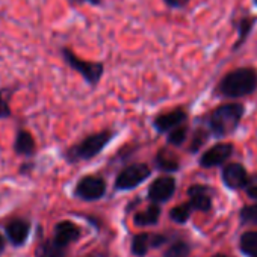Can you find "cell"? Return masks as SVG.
I'll use <instances>...</instances> for the list:
<instances>
[{"label": "cell", "instance_id": "6da1fadb", "mask_svg": "<svg viewBox=\"0 0 257 257\" xmlns=\"http://www.w3.org/2000/svg\"><path fill=\"white\" fill-rule=\"evenodd\" d=\"M245 113V106L239 101H227L213 107L204 115V127L213 138L222 140L236 132Z\"/></svg>", "mask_w": 257, "mask_h": 257}, {"label": "cell", "instance_id": "7a4b0ae2", "mask_svg": "<svg viewBox=\"0 0 257 257\" xmlns=\"http://www.w3.org/2000/svg\"><path fill=\"white\" fill-rule=\"evenodd\" d=\"M257 91V70L252 67H239L227 74L218 82L213 94L221 98L237 100L248 97Z\"/></svg>", "mask_w": 257, "mask_h": 257}, {"label": "cell", "instance_id": "3957f363", "mask_svg": "<svg viewBox=\"0 0 257 257\" xmlns=\"http://www.w3.org/2000/svg\"><path fill=\"white\" fill-rule=\"evenodd\" d=\"M116 137V132L112 128H103V131L94 132L82 138L79 143L70 146L64 152V159L68 164L86 162L98 156Z\"/></svg>", "mask_w": 257, "mask_h": 257}, {"label": "cell", "instance_id": "277c9868", "mask_svg": "<svg viewBox=\"0 0 257 257\" xmlns=\"http://www.w3.org/2000/svg\"><path fill=\"white\" fill-rule=\"evenodd\" d=\"M61 56L64 62L76 73L82 76V79L89 86H97L104 74V64L100 61H86L77 56L70 47H61Z\"/></svg>", "mask_w": 257, "mask_h": 257}, {"label": "cell", "instance_id": "5b68a950", "mask_svg": "<svg viewBox=\"0 0 257 257\" xmlns=\"http://www.w3.org/2000/svg\"><path fill=\"white\" fill-rule=\"evenodd\" d=\"M150 174L152 170L147 164H132L118 173L115 179V188L119 191H131L140 186L143 182H146L150 177Z\"/></svg>", "mask_w": 257, "mask_h": 257}, {"label": "cell", "instance_id": "8992f818", "mask_svg": "<svg viewBox=\"0 0 257 257\" xmlns=\"http://www.w3.org/2000/svg\"><path fill=\"white\" fill-rule=\"evenodd\" d=\"M104 192H106V182L100 176H85L77 182L74 188V195L85 201H95L101 198Z\"/></svg>", "mask_w": 257, "mask_h": 257}, {"label": "cell", "instance_id": "52a82bcc", "mask_svg": "<svg viewBox=\"0 0 257 257\" xmlns=\"http://www.w3.org/2000/svg\"><path fill=\"white\" fill-rule=\"evenodd\" d=\"M188 121V110L185 107H174L168 112L159 113L153 119V128L159 135H167L173 128Z\"/></svg>", "mask_w": 257, "mask_h": 257}, {"label": "cell", "instance_id": "ba28073f", "mask_svg": "<svg viewBox=\"0 0 257 257\" xmlns=\"http://www.w3.org/2000/svg\"><path fill=\"white\" fill-rule=\"evenodd\" d=\"M233 153H234V146L231 143H218L201 155L198 164L203 168H215L225 164L233 156Z\"/></svg>", "mask_w": 257, "mask_h": 257}, {"label": "cell", "instance_id": "9c48e42d", "mask_svg": "<svg viewBox=\"0 0 257 257\" xmlns=\"http://www.w3.org/2000/svg\"><path fill=\"white\" fill-rule=\"evenodd\" d=\"M221 177H222L224 185L230 189H242L248 185V182L251 179L246 173V168L239 162L227 164L222 168Z\"/></svg>", "mask_w": 257, "mask_h": 257}, {"label": "cell", "instance_id": "30bf717a", "mask_svg": "<svg viewBox=\"0 0 257 257\" xmlns=\"http://www.w3.org/2000/svg\"><path fill=\"white\" fill-rule=\"evenodd\" d=\"M176 192V180L174 177L164 176L156 179L149 188V198L155 203L168 201Z\"/></svg>", "mask_w": 257, "mask_h": 257}, {"label": "cell", "instance_id": "8fae6325", "mask_svg": "<svg viewBox=\"0 0 257 257\" xmlns=\"http://www.w3.org/2000/svg\"><path fill=\"white\" fill-rule=\"evenodd\" d=\"M13 147H14V153L20 158L31 159L37 155V141L34 135L25 127L17 128Z\"/></svg>", "mask_w": 257, "mask_h": 257}, {"label": "cell", "instance_id": "7c38bea8", "mask_svg": "<svg viewBox=\"0 0 257 257\" xmlns=\"http://www.w3.org/2000/svg\"><path fill=\"white\" fill-rule=\"evenodd\" d=\"M7 237L8 240L14 245V246H22L26 243L28 237H29V231H31V222L23 219V218H16L11 219L7 227Z\"/></svg>", "mask_w": 257, "mask_h": 257}, {"label": "cell", "instance_id": "4fadbf2b", "mask_svg": "<svg viewBox=\"0 0 257 257\" xmlns=\"http://www.w3.org/2000/svg\"><path fill=\"white\" fill-rule=\"evenodd\" d=\"M189 195V204L192 209L197 210H209L212 206V197H210V189L204 185H192L188 189Z\"/></svg>", "mask_w": 257, "mask_h": 257}, {"label": "cell", "instance_id": "5bb4252c", "mask_svg": "<svg viewBox=\"0 0 257 257\" xmlns=\"http://www.w3.org/2000/svg\"><path fill=\"white\" fill-rule=\"evenodd\" d=\"M257 23V17L251 16V14H243L237 22H234V28L237 32V38L233 43V50L237 52L248 40V37L251 35V32L254 31V26Z\"/></svg>", "mask_w": 257, "mask_h": 257}, {"label": "cell", "instance_id": "9a60e30c", "mask_svg": "<svg viewBox=\"0 0 257 257\" xmlns=\"http://www.w3.org/2000/svg\"><path fill=\"white\" fill-rule=\"evenodd\" d=\"M79 236H80V230L71 221H61L55 225V240L62 246L73 243L74 240L79 239Z\"/></svg>", "mask_w": 257, "mask_h": 257}, {"label": "cell", "instance_id": "2e32d148", "mask_svg": "<svg viewBox=\"0 0 257 257\" xmlns=\"http://www.w3.org/2000/svg\"><path fill=\"white\" fill-rule=\"evenodd\" d=\"M155 165L158 170L164 173H176L180 168L179 159L168 150V149H161L156 156H155Z\"/></svg>", "mask_w": 257, "mask_h": 257}, {"label": "cell", "instance_id": "e0dca14e", "mask_svg": "<svg viewBox=\"0 0 257 257\" xmlns=\"http://www.w3.org/2000/svg\"><path fill=\"white\" fill-rule=\"evenodd\" d=\"M19 91V85L16 86H2L0 88V119H8L13 115L11 101L13 95Z\"/></svg>", "mask_w": 257, "mask_h": 257}, {"label": "cell", "instance_id": "ac0fdd59", "mask_svg": "<svg viewBox=\"0 0 257 257\" xmlns=\"http://www.w3.org/2000/svg\"><path fill=\"white\" fill-rule=\"evenodd\" d=\"M64 255H65V246L59 245L55 239L41 242L35 251V257H64Z\"/></svg>", "mask_w": 257, "mask_h": 257}, {"label": "cell", "instance_id": "d6986e66", "mask_svg": "<svg viewBox=\"0 0 257 257\" xmlns=\"http://www.w3.org/2000/svg\"><path fill=\"white\" fill-rule=\"evenodd\" d=\"M159 216H161V207L153 204L147 210H143L138 215H135V224H138V225H152V224L158 222Z\"/></svg>", "mask_w": 257, "mask_h": 257}, {"label": "cell", "instance_id": "ffe728a7", "mask_svg": "<svg viewBox=\"0 0 257 257\" xmlns=\"http://www.w3.org/2000/svg\"><path fill=\"white\" fill-rule=\"evenodd\" d=\"M188 134H189V125L185 122L167 134V143L173 147H180L188 140Z\"/></svg>", "mask_w": 257, "mask_h": 257}, {"label": "cell", "instance_id": "44dd1931", "mask_svg": "<svg viewBox=\"0 0 257 257\" xmlns=\"http://www.w3.org/2000/svg\"><path fill=\"white\" fill-rule=\"evenodd\" d=\"M240 248L245 254L257 255V231H246L240 237Z\"/></svg>", "mask_w": 257, "mask_h": 257}, {"label": "cell", "instance_id": "7402d4cb", "mask_svg": "<svg viewBox=\"0 0 257 257\" xmlns=\"http://www.w3.org/2000/svg\"><path fill=\"white\" fill-rule=\"evenodd\" d=\"M209 137H210V134H209V131L204 127V128H198V131L191 137V144H189V152L191 153H197L204 144H206V141L209 140Z\"/></svg>", "mask_w": 257, "mask_h": 257}, {"label": "cell", "instance_id": "603a6c76", "mask_svg": "<svg viewBox=\"0 0 257 257\" xmlns=\"http://www.w3.org/2000/svg\"><path fill=\"white\" fill-rule=\"evenodd\" d=\"M150 239L152 237L149 234H138V236H135V239L132 242V251H134V254L135 255H140V257L144 255V254H147Z\"/></svg>", "mask_w": 257, "mask_h": 257}, {"label": "cell", "instance_id": "cb8c5ba5", "mask_svg": "<svg viewBox=\"0 0 257 257\" xmlns=\"http://www.w3.org/2000/svg\"><path fill=\"white\" fill-rule=\"evenodd\" d=\"M191 215V204H180V206H176L171 212H170V216L173 221L176 222H186L188 218Z\"/></svg>", "mask_w": 257, "mask_h": 257}, {"label": "cell", "instance_id": "d4e9b609", "mask_svg": "<svg viewBox=\"0 0 257 257\" xmlns=\"http://www.w3.org/2000/svg\"><path fill=\"white\" fill-rule=\"evenodd\" d=\"M189 254V246L185 242H177L167 249L165 257H188Z\"/></svg>", "mask_w": 257, "mask_h": 257}, {"label": "cell", "instance_id": "484cf974", "mask_svg": "<svg viewBox=\"0 0 257 257\" xmlns=\"http://www.w3.org/2000/svg\"><path fill=\"white\" fill-rule=\"evenodd\" d=\"M240 218L243 222H254L257 224V203L251 206H245L240 210Z\"/></svg>", "mask_w": 257, "mask_h": 257}, {"label": "cell", "instance_id": "4316f807", "mask_svg": "<svg viewBox=\"0 0 257 257\" xmlns=\"http://www.w3.org/2000/svg\"><path fill=\"white\" fill-rule=\"evenodd\" d=\"M164 2L171 10H183L189 5L191 0H164Z\"/></svg>", "mask_w": 257, "mask_h": 257}, {"label": "cell", "instance_id": "83f0119b", "mask_svg": "<svg viewBox=\"0 0 257 257\" xmlns=\"http://www.w3.org/2000/svg\"><path fill=\"white\" fill-rule=\"evenodd\" d=\"M245 189H246L248 197H251V198L257 200V179L251 177V179H249V182H248V185L245 186Z\"/></svg>", "mask_w": 257, "mask_h": 257}, {"label": "cell", "instance_id": "f1b7e54d", "mask_svg": "<svg viewBox=\"0 0 257 257\" xmlns=\"http://www.w3.org/2000/svg\"><path fill=\"white\" fill-rule=\"evenodd\" d=\"M70 4L76 5H91V7H100L103 4V0H68Z\"/></svg>", "mask_w": 257, "mask_h": 257}, {"label": "cell", "instance_id": "f546056e", "mask_svg": "<svg viewBox=\"0 0 257 257\" xmlns=\"http://www.w3.org/2000/svg\"><path fill=\"white\" fill-rule=\"evenodd\" d=\"M32 168H34V165H32V164H23V165L20 167L19 173H20V174H26V173H28V170H32Z\"/></svg>", "mask_w": 257, "mask_h": 257}, {"label": "cell", "instance_id": "4dcf8cb0", "mask_svg": "<svg viewBox=\"0 0 257 257\" xmlns=\"http://www.w3.org/2000/svg\"><path fill=\"white\" fill-rule=\"evenodd\" d=\"M4 249H5V239L2 237V234H0V254L4 252Z\"/></svg>", "mask_w": 257, "mask_h": 257}, {"label": "cell", "instance_id": "1f68e13d", "mask_svg": "<svg viewBox=\"0 0 257 257\" xmlns=\"http://www.w3.org/2000/svg\"><path fill=\"white\" fill-rule=\"evenodd\" d=\"M252 4H254V7H257V0H252Z\"/></svg>", "mask_w": 257, "mask_h": 257}, {"label": "cell", "instance_id": "d6a6232c", "mask_svg": "<svg viewBox=\"0 0 257 257\" xmlns=\"http://www.w3.org/2000/svg\"><path fill=\"white\" fill-rule=\"evenodd\" d=\"M215 257H227V255H222V254H219V255H215Z\"/></svg>", "mask_w": 257, "mask_h": 257}, {"label": "cell", "instance_id": "836d02e7", "mask_svg": "<svg viewBox=\"0 0 257 257\" xmlns=\"http://www.w3.org/2000/svg\"><path fill=\"white\" fill-rule=\"evenodd\" d=\"M254 257H257V255H254Z\"/></svg>", "mask_w": 257, "mask_h": 257}]
</instances>
